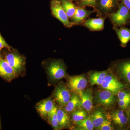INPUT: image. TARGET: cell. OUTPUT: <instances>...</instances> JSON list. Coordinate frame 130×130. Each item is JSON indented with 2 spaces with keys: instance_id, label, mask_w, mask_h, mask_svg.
Listing matches in <instances>:
<instances>
[{
  "instance_id": "obj_1",
  "label": "cell",
  "mask_w": 130,
  "mask_h": 130,
  "mask_svg": "<svg viewBox=\"0 0 130 130\" xmlns=\"http://www.w3.org/2000/svg\"><path fill=\"white\" fill-rule=\"evenodd\" d=\"M108 17L113 26L123 27L130 20V11L121 2L117 10L109 14Z\"/></svg>"
},
{
  "instance_id": "obj_2",
  "label": "cell",
  "mask_w": 130,
  "mask_h": 130,
  "mask_svg": "<svg viewBox=\"0 0 130 130\" xmlns=\"http://www.w3.org/2000/svg\"><path fill=\"white\" fill-rule=\"evenodd\" d=\"M120 0H96V11L102 17H108L118 9Z\"/></svg>"
},
{
  "instance_id": "obj_3",
  "label": "cell",
  "mask_w": 130,
  "mask_h": 130,
  "mask_svg": "<svg viewBox=\"0 0 130 130\" xmlns=\"http://www.w3.org/2000/svg\"><path fill=\"white\" fill-rule=\"evenodd\" d=\"M47 71L50 79L53 81H59L66 76V67L60 60L51 62L47 68Z\"/></svg>"
},
{
  "instance_id": "obj_4",
  "label": "cell",
  "mask_w": 130,
  "mask_h": 130,
  "mask_svg": "<svg viewBox=\"0 0 130 130\" xmlns=\"http://www.w3.org/2000/svg\"><path fill=\"white\" fill-rule=\"evenodd\" d=\"M52 14L59 20L66 27L70 28L72 25L63 9L60 0H52L51 3Z\"/></svg>"
},
{
  "instance_id": "obj_5",
  "label": "cell",
  "mask_w": 130,
  "mask_h": 130,
  "mask_svg": "<svg viewBox=\"0 0 130 130\" xmlns=\"http://www.w3.org/2000/svg\"><path fill=\"white\" fill-rule=\"evenodd\" d=\"M55 100L61 107H65L70 100L71 95L63 82L59 84L54 91Z\"/></svg>"
},
{
  "instance_id": "obj_6",
  "label": "cell",
  "mask_w": 130,
  "mask_h": 130,
  "mask_svg": "<svg viewBox=\"0 0 130 130\" xmlns=\"http://www.w3.org/2000/svg\"><path fill=\"white\" fill-rule=\"evenodd\" d=\"M101 86L105 89L114 94L118 93L125 87L124 85L118 81L111 74H107Z\"/></svg>"
},
{
  "instance_id": "obj_7",
  "label": "cell",
  "mask_w": 130,
  "mask_h": 130,
  "mask_svg": "<svg viewBox=\"0 0 130 130\" xmlns=\"http://www.w3.org/2000/svg\"><path fill=\"white\" fill-rule=\"evenodd\" d=\"M5 60L14 70L17 75L22 71L24 61L22 56L14 53H8L5 56Z\"/></svg>"
},
{
  "instance_id": "obj_8",
  "label": "cell",
  "mask_w": 130,
  "mask_h": 130,
  "mask_svg": "<svg viewBox=\"0 0 130 130\" xmlns=\"http://www.w3.org/2000/svg\"><path fill=\"white\" fill-rule=\"evenodd\" d=\"M87 84L88 81L83 75L70 77L68 79V86L71 90L77 93L84 90Z\"/></svg>"
},
{
  "instance_id": "obj_9",
  "label": "cell",
  "mask_w": 130,
  "mask_h": 130,
  "mask_svg": "<svg viewBox=\"0 0 130 130\" xmlns=\"http://www.w3.org/2000/svg\"><path fill=\"white\" fill-rule=\"evenodd\" d=\"M114 94L106 90L100 91L96 94V101L98 104L106 107H109L115 103L116 98Z\"/></svg>"
},
{
  "instance_id": "obj_10",
  "label": "cell",
  "mask_w": 130,
  "mask_h": 130,
  "mask_svg": "<svg viewBox=\"0 0 130 130\" xmlns=\"http://www.w3.org/2000/svg\"><path fill=\"white\" fill-rule=\"evenodd\" d=\"M95 10L91 11L86 9L85 7H76V11L73 16L71 18L72 25H79L83 23Z\"/></svg>"
},
{
  "instance_id": "obj_11",
  "label": "cell",
  "mask_w": 130,
  "mask_h": 130,
  "mask_svg": "<svg viewBox=\"0 0 130 130\" xmlns=\"http://www.w3.org/2000/svg\"><path fill=\"white\" fill-rule=\"evenodd\" d=\"M77 93L81 99V106L88 112L90 113L93 107V94L91 89H88Z\"/></svg>"
},
{
  "instance_id": "obj_12",
  "label": "cell",
  "mask_w": 130,
  "mask_h": 130,
  "mask_svg": "<svg viewBox=\"0 0 130 130\" xmlns=\"http://www.w3.org/2000/svg\"><path fill=\"white\" fill-rule=\"evenodd\" d=\"M53 100L48 98L40 101L36 105V108L42 118H47L48 115L55 107Z\"/></svg>"
},
{
  "instance_id": "obj_13",
  "label": "cell",
  "mask_w": 130,
  "mask_h": 130,
  "mask_svg": "<svg viewBox=\"0 0 130 130\" xmlns=\"http://www.w3.org/2000/svg\"><path fill=\"white\" fill-rule=\"evenodd\" d=\"M18 75L14 70L5 59H0V77L9 81L14 79Z\"/></svg>"
},
{
  "instance_id": "obj_14",
  "label": "cell",
  "mask_w": 130,
  "mask_h": 130,
  "mask_svg": "<svg viewBox=\"0 0 130 130\" xmlns=\"http://www.w3.org/2000/svg\"><path fill=\"white\" fill-rule=\"evenodd\" d=\"M105 17L89 19L83 23L84 26L92 31H99L102 30L104 28Z\"/></svg>"
},
{
  "instance_id": "obj_15",
  "label": "cell",
  "mask_w": 130,
  "mask_h": 130,
  "mask_svg": "<svg viewBox=\"0 0 130 130\" xmlns=\"http://www.w3.org/2000/svg\"><path fill=\"white\" fill-rule=\"evenodd\" d=\"M113 29L120 41L121 46H126L130 41V29L124 27H116L113 26Z\"/></svg>"
},
{
  "instance_id": "obj_16",
  "label": "cell",
  "mask_w": 130,
  "mask_h": 130,
  "mask_svg": "<svg viewBox=\"0 0 130 130\" xmlns=\"http://www.w3.org/2000/svg\"><path fill=\"white\" fill-rule=\"evenodd\" d=\"M111 117L115 124L120 128L124 127L128 123V118L122 110L113 112L111 114Z\"/></svg>"
},
{
  "instance_id": "obj_17",
  "label": "cell",
  "mask_w": 130,
  "mask_h": 130,
  "mask_svg": "<svg viewBox=\"0 0 130 130\" xmlns=\"http://www.w3.org/2000/svg\"><path fill=\"white\" fill-rule=\"evenodd\" d=\"M81 106V99L79 95L73 93L71 95L70 101L65 106L64 110L67 113L72 112Z\"/></svg>"
},
{
  "instance_id": "obj_18",
  "label": "cell",
  "mask_w": 130,
  "mask_h": 130,
  "mask_svg": "<svg viewBox=\"0 0 130 130\" xmlns=\"http://www.w3.org/2000/svg\"><path fill=\"white\" fill-rule=\"evenodd\" d=\"M57 118L59 129L69 127L70 125V119L68 113L65 110L58 108L57 111Z\"/></svg>"
},
{
  "instance_id": "obj_19",
  "label": "cell",
  "mask_w": 130,
  "mask_h": 130,
  "mask_svg": "<svg viewBox=\"0 0 130 130\" xmlns=\"http://www.w3.org/2000/svg\"><path fill=\"white\" fill-rule=\"evenodd\" d=\"M108 74V72L106 71H96L91 73L89 76L91 85L92 86L95 85H101L105 77Z\"/></svg>"
},
{
  "instance_id": "obj_20",
  "label": "cell",
  "mask_w": 130,
  "mask_h": 130,
  "mask_svg": "<svg viewBox=\"0 0 130 130\" xmlns=\"http://www.w3.org/2000/svg\"><path fill=\"white\" fill-rule=\"evenodd\" d=\"M90 117L94 128H98L106 120V118L104 113L98 110L91 114Z\"/></svg>"
},
{
  "instance_id": "obj_21",
  "label": "cell",
  "mask_w": 130,
  "mask_h": 130,
  "mask_svg": "<svg viewBox=\"0 0 130 130\" xmlns=\"http://www.w3.org/2000/svg\"><path fill=\"white\" fill-rule=\"evenodd\" d=\"M118 68L121 76L130 83V60L120 63Z\"/></svg>"
},
{
  "instance_id": "obj_22",
  "label": "cell",
  "mask_w": 130,
  "mask_h": 130,
  "mask_svg": "<svg viewBox=\"0 0 130 130\" xmlns=\"http://www.w3.org/2000/svg\"><path fill=\"white\" fill-rule=\"evenodd\" d=\"M61 5L68 18H71L74 15L76 7L71 0H60Z\"/></svg>"
},
{
  "instance_id": "obj_23",
  "label": "cell",
  "mask_w": 130,
  "mask_h": 130,
  "mask_svg": "<svg viewBox=\"0 0 130 130\" xmlns=\"http://www.w3.org/2000/svg\"><path fill=\"white\" fill-rule=\"evenodd\" d=\"M58 108L55 106L53 109L48 114L47 116L50 124L55 130L59 129V123L57 118V111Z\"/></svg>"
},
{
  "instance_id": "obj_24",
  "label": "cell",
  "mask_w": 130,
  "mask_h": 130,
  "mask_svg": "<svg viewBox=\"0 0 130 130\" xmlns=\"http://www.w3.org/2000/svg\"><path fill=\"white\" fill-rule=\"evenodd\" d=\"M75 123L78 126L79 130H93L94 128L90 117Z\"/></svg>"
},
{
  "instance_id": "obj_25",
  "label": "cell",
  "mask_w": 130,
  "mask_h": 130,
  "mask_svg": "<svg viewBox=\"0 0 130 130\" xmlns=\"http://www.w3.org/2000/svg\"><path fill=\"white\" fill-rule=\"evenodd\" d=\"M87 112L83 109H77L73 112L72 118L74 123L81 121L87 118Z\"/></svg>"
},
{
  "instance_id": "obj_26",
  "label": "cell",
  "mask_w": 130,
  "mask_h": 130,
  "mask_svg": "<svg viewBox=\"0 0 130 130\" xmlns=\"http://www.w3.org/2000/svg\"><path fill=\"white\" fill-rule=\"evenodd\" d=\"M119 101L128 102L130 104V92L128 91L120 90L117 93Z\"/></svg>"
},
{
  "instance_id": "obj_27",
  "label": "cell",
  "mask_w": 130,
  "mask_h": 130,
  "mask_svg": "<svg viewBox=\"0 0 130 130\" xmlns=\"http://www.w3.org/2000/svg\"><path fill=\"white\" fill-rule=\"evenodd\" d=\"M79 6L85 7H91L95 9L96 6V0H80L79 3Z\"/></svg>"
},
{
  "instance_id": "obj_28",
  "label": "cell",
  "mask_w": 130,
  "mask_h": 130,
  "mask_svg": "<svg viewBox=\"0 0 130 130\" xmlns=\"http://www.w3.org/2000/svg\"><path fill=\"white\" fill-rule=\"evenodd\" d=\"M97 129L99 130H111L113 129V128L112 126L111 123L106 119L101 125Z\"/></svg>"
},
{
  "instance_id": "obj_29",
  "label": "cell",
  "mask_w": 130,
  "mask_h": 130,
  "mask_svg": "<svg viewBox=\"0 0 130 130\" xmlns=\"http://www.w3.org/2000/svg\"><path fill=\"white\" fill-rule=\"evenodd\" d=\"M7 48L10 50L11 47L6 42V41L0 34V51L3 48Z\"/></svg>"
},
{
  "instance_id": "obj_30",
  "label": "cell",
  "mask_w": 130,
  "mask_h": 130,
  "mask_svg": "<svg viewBox=\"0 0 130 130\" xmlns=\"http://www.w3.org/2000/svg\"><path fill=\"white\" fill-rule=\"evenodd\" d=\"M130 11V0H120Z\"/></svg>"
},
{
  "instance_id": "obj_31",
  "label": "cell",
  "mask_w": 130,
  "mask_h": 130,
  "mask_svg": "<svg viewBox=\"0 0 130 130\" xmlns=\"http://www.w3.org/2000/svg\"><path fill=\"white\" fill-rule=\"evenodd\" d=\"M2 59L1 56V53H0V59Z\"/></svg>"
},
{
  "instance_id": "obj_32",
  "label": "cell",
  "mask_w": 130,
  "mask_h": 130,
  "mask_svg": "<svg viewBox=\"0 0 130 130\" xmlns=\"http://www.w3.org/2000/svg\"><path fill=\"white\" fill-rule=\"evenodd\" d=\"M129 24H130V20L129 21Z\"/></svg>"
},
{
  "instance_id": "obj_33",
  "label": "cell",
  "mask_w": 130,
  "mask_h": 130,
  "mask_svg": "<svg viewBox=\"0 0 130 130\" xmlns=\"http://www.w3.org/2000/svg\"><path fill=\"white\" fill-rule=\"evenodd\" d=\"M0 129H1V123H0Z\"/></svg>"
}]
</instances>
